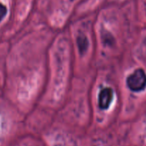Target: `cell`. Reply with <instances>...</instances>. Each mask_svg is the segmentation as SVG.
Returning <instances> with one entry per match:
<instances>
[{
  "mask_svg": "<svg viewBox=\"0 0 146 146\" xmlns=\"http://www.w3.org/2000/svg\"><path fill=\"white\" fill-rule=\"evenodd\" d=\"M77 42H78V47H79L80 51L82 52L84 50H86L87 47H88V40L86 39V37L85 36H80L78 37V40H77Z\"/></svg>",
  "mask_w": 146,
  "mask_h": 146,
  "instance_id": "3",
  "label": "cell"
},
{
  "mask_svg": "<svg viewBox=\"0 0 146 146\" xmlns=\"http://www.w3.org/2000/svg\"><path fill=\"white\" fill-rule=\"evenodd\" d=\"M7 13V9L4 4L0 3V21L4 19Z\"/></svg>",
  "mask_w": 146,
  "mask_h": 146,
  "instance_id": "4",
  "label": "cell"
},
{
  "mask_svg": "<svg viewBox=\"0 0 146 146\" xmlns=\"http://www.w3.org/2000/svg\"><path fill=\"white\" fill-rule=\"evenodd\" d=\"M113 99V90L111 87H106L101 90L98 95V105L102 110L109 107Z\"/></svg>",
  "mask_w": 146,
  "mask_h": 146,
  "instance_id": "2",
  "label": "cell"
},
{
  "mask_svg": "<svg viewBox=\"0 0 146 146\" xmlns=\"http://www.w3.org/2000/svg\"><path fill=\"white\" fill-rule=\"evenodd\" d=\"M128 87L133 92H141L146 87V74L142 69L135 70L126 80Z\"/></svg>",
  "mask_w": 146,
  "mask_h": 146,
  "instance_id": "1",
  "label": "cell"
}]
</instances>
